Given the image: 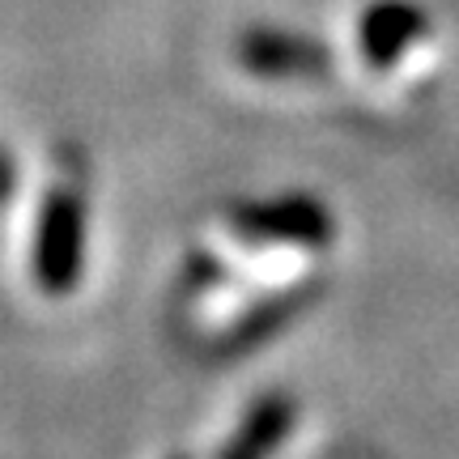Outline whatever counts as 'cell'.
<instances>
[{"mask_svg": "<svg viewBox=\"0 0 459 459\" xmlns=\"http://www.w3.org/2000/svg\"><path fill=\"white\" fill-rule=\"evenodd\" d=\"M332 217L311 196L243 204L200 243L183 285V332L200 349H234L277 328L315 294Z\"/></svg>", "mask_w": 459, "mask_h": 459, "instance_id": "6da1fadb", "label": "cell"}, {"mask_svg": "<svg viewBox=\"0 0 459 459\" xmlns=\"http://www.w3.org/2000/svg\"><path fill=\"white\" fill-rule=\"evenodd\" d=\"M85 268V175L65 153L51 183L39 196L30 230V285L43 298H65L77 290Z\"/></svg>", "mask_w": 459, "mask_h": 459, "instance_id": "7a4b0ae2", "label": "cell"}, {"mask_svg": "<svg viewBox=\"0 0 459 459\" xmlns=\"http://www.w3.org/2000/svg\"><path fill=\"white\" fill-rule=\"evenodd\" d=\"M238 60L247 73L255 77H273V82H290V77H324L328 73V51L298 39L285 30H251L247 39H238Z\"/></svg>", "mask_w": 459, "mask_h": 459, "instance_id": "3957f363", "label": "cell"}, {"mask_svg": "<svg viewBox=\"0 0 459 459\" xmlns=\"http://www.w3.org/2000/svg\"><path fill=\"white\" fill-rule=\"evenodd\" d=\"M426 34V13L409 0H378L358 22V48L370 68H392Z\"/></svg>", "mask_w": 459, "mask_h": 459, "instance_id": "277c9868", "label": "cell"}, {"mask_svg": "<svg viewBox=\"0 0 459 459\" xmlns=\"http://www.w3.org/2000/svg\"><path fill=\"white\" fill-rule=\"evenodd\" d=\"M290 421H294L290 400L268 395V400H260L255 409L247 412L243 429L230 438V446H226V455H221V459H268L281 446V438H285Z\"/></svg>", "mask_w": 459, "mask_h": 459, "instance_id": "5b68a950", "label": "cell"}]
</instances>
